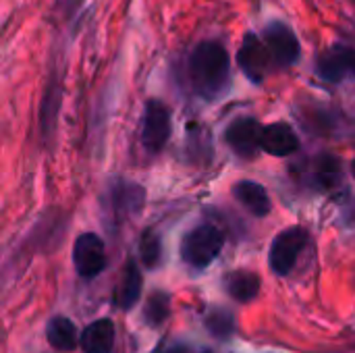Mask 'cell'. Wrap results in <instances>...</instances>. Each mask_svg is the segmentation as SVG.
<instances>
[{"label": "cell", "instance_id": "15", "mask_svg": "<svg viewBox=\"0 0 355 353\" xmlns=\"http://www.w3.org/2000/svg\"><path fill=\"white\" fill-rule=\"evenodd\" d=\"M46 337H48V343L58 352H73L79 343L77 329H75L73 320H69L64 316H54L48 322Z\"/></svg>", "mask_w": 355, "mask_h": 353}, {"label": "cell", "instance_id": "20", "mask_svg": "<svg viewBox=\"0 0 355 353\" xmlns=\"http://www.w3.org/2000/svg\"><path fill=\"white\" fill-rule=\"evenodd\" d=\"M206 329L214 337H229L235 331V318H233L231 312H227L223 308L220 310H214L208 316V320H206Z\"/></svg>", "mask_w": 355, "mask_h": 353}, {"label": "cell", "instance_id": "19", "mask_svg": "<svg viewBox=\"0 0 355 353\" xmlns=\"http://www.w3.org/2000/svg\"><path fill=\"white\" fill-rule=\"evenodd\" d=\"M139 256H141V262L148 266V268H156L160 264V258H162V246H160V237L154 233V231H146L141 235V241H139Z\"/></svg>", "mask_w": 355, "mask_h": 353}, {"label": "cell", "instance_id": "7", "mask_svg": "<svg viewBox=\"0 0 355 353\" xmlns=\"http://www.w3.org/2000/svg\"><path fill=\"white\" fill-rule=\"evenodd\" d=\"M264 40L279 67H291L300 58V42L285 23H270L264 31Z\"/></svg>", "mask_w": 355, "mask_h": 353}, {"label": "cell", "instance_id": "4", "mask_svg": "<svg viewBox=\"0 0 355 353\" xmlns=\"http://www.w3.org/2000/svg\"><path fill=\"white\" fill-rule=\"evenodd\" d=\"M171 137V108L160 100H148L141 125V141L148 152L158 154Z\"/></svg>", "mask_w": 355, "mask_h": 353}, {"label": "cell", "instance_id": "12", "mask_svg": "<svg viewBox=\"0 0 355 353\" xmlns=\"http://www.w3.org/2000/svg\"><path fill=\"white\" fill-rule=\"evenodd\" d=\"M139 295H141V273H139L137 264L133 260H129L123 266L112 302L119 310H131L139 302Z\"/></svg>", "mask_w": 355, "mask_h": 353}, {"label": "cell", "instance_id": "6", "mask_svg": "<svg viewBox=\"0 0 355 353\" xmlns=\"http://www.w3.org/2000/svg\"><path fill=\"white\" fill-rule=\"evenodd\" d=\"M237 62L252 81L260 83L266 77L268 67H270V62H275V58H272L268 46L256 33H245V37L239 46V52H237Z\"/></svg>", "mask_w": 355, "mask_h": 353}, {"label": "cell", "instance_id": "9", "mask_svg": "<svg viewBox=\"0 0 355 353\" xmlns=\"http://www.w3.org/2000/svg\"><path fill=\"white\" fill-rule=\"evenodd\" d=\"M355 67V50L347 46H333L318 56L316 73L327 81H341Z\"/></svg>", "mask_w": 355, "mask_h": 353}, {"label": "cell", "instance_id": "13", "mask_svg": "<svg viewBox=\"0 0 355 353\" xmlns=\"http://www.w3.org/2000/svg\"><path fill=\"white\" fill-rule=\"evenodd\" d=\"M233 198L254 216L262 218L270 212V198L266 189L256 181H239L233 187Z\"/></svg>", "mask_w": 355, "mask_h": 353}, {"label": "cell", "instance_id": "17", "mask_svg": "<svg viewBox=\"0 0 355 353\" xmlns=\"http://www.w3.org/2000/svg\"><path fill=\"white\" fill-rule=\"evenodd\" d=\"M316 179L322 187H335L341 179V162L337 156H320L316 162Z\"/></svg>", "mask_w": 355, "mask_h": 353}, {"label": "cell", "instance_id": "11", "mask_svg": "<svg viewBox=\"0 0 355 353\" xmlns=\"http://www.w3.org/2000/svg\"><path fill=\"white\" fill-rule=\"evenodd\" d=\"M114 325L110 318H100L87 325L79 337V347L83 353H112L114 347Z\"/></svg>", "mask_w": 355, "mask_h": 353}, {"label": "cell", "instance_id": "18", "mask_svg": "<svg viewBox=\"0 0 355 353\" xmlns=\"http://www.w3.org/2000/svg\"><path fill=\"white\" fill-rule=\"evenodd\" d=\"M144 200V191L133 183H125L121 187L114 189V208L116 210H125V212H133L141 206Z\"/></svg>", "mask_w": 355, "mask_h": 353}, {"label": "cell", "instance_id": "2", "mask_svg": "<svg viewBox=\"0 0 355 353\" xmlns=\"http://www.w3.org/2000/svg\"><path fill=\"white\" fill-rule=\"evenodd\" d=\"M225 235L214 225H200L191 229L181 241V258L191 268H206L223 252Z\"/></svg>", "mask_w": 355, "mask_h": 353}, {"label": "cell", "instance_id": "3", "mask_svg": "<svg viewBox=\"0 0 355 353\" xmlns=\"http://www.w3.org/2000/svg\"><path fill=\"white\" fill-rule=\"evenodd\" d=\"M308 239H310L308 231L302 227H289L281 231L270 243V252H268V264L272 273L279 277H287L295 268V262L304 252V248L308 246Z\"/></svg>", "mask_w": 355, "mask_h": 353}, {"label": "cell", "instance_id": "1", "mask_svg": "<svg viewBox=\"0 0 355 353\" xmlns=\"http://www.w3.org/2000/svg\"><path fill=\"white\" fill-rule=\"evenodd\" d=\"M189 77L202 96H220L231 77V58L225 46L218 42H202L189 56Z\"/></svg>", "mask_w": 355, "mask_h": 353}, {"label": "cell", "instance_id": "21", "mask_svg": "<svg viewBox=\"0 0 355 353\" xmlns=\"http://www.w3.org/2000/svg\"><path fill=\"white\" fill-rule=\"evenodd\" d=\"M58 89L56 87H50L48 89V96L42 104V119H40V125H42V131L48 133V127H52L54 123V117H56V108H58Z\"/></svg>", "mask_w": 355, "mask_h": 353}, {"label": "cell", "instance_id": "24", "mask_svg": "<svg viewBox=\"0 0 355 353\" xmlns=\"http://www.w3.org/2000/svg\"><path fill=\"white\" fill-rule=\"evenodd\" d=\"M354 75H355V67H354Z\"/></svg>", "mask_w": 355, "mask_h": 353}, {"label": "cell", "instance_id": "22", "mask_svg": "<svg viewBox=\"0 0 355 353\" xmlns=\"http://www.w3.org/2000/svg\"><path fill=\"white\" fill-rule=\"evenodd\" d=\"M160 353H185V350H181V347H168V350H162Z\"/></svg>", "mask_w": 355, "mask_h": 353}, {"label": "cell", "instance_id": "5", "mask_svg": "<svg viewBox=\"0 0 355 353\" xmlns=\"http://www.w3.org/2000/svg\"><path fill=\"white\" fill-rule=\"evenodd\" d=\"M73 264L79 277L94 279L106 268V250L104 241L96 233H83L75 239L73 246Z\"/></svg>", "mask_w": 355, "mask_h": 353}, {"label": "cell", "instance_id": "16", "mask_svg": "<svg viewBox=\"0 0 355 353\" xmlns=\"http://www.w3.org/2000/svg\"><path fill=\"white\" fill-rule=\"evenodd\" d=\"M171 314V298L168 293L164 291H154L148 302H146V308H144V318L146 322H150L152 327H158L162 325Z\"/></svg>", "mask_w": 355, "mask_h": 353}, {"label": "cell", "instance_id": "14", "mask_svg": "<svg viewBox=\"0 0 355 353\" xmlns=\"http://www.w3.org/2000/svg\"><path fill=\"white\" fill-rule=\"evenodd\" d=\"M260 277L250 270H235L225 277L227 293L239 304H250L252 300H256L260 293Z\"/></svg>", "mask_w": 355, "mask_h": 353}, {"label": "cell", "instance_id": "23", "mask_svg": "<svg viewBox=\"0 0 355 353\" xmlns=\"http://www.w3.org/2000/svg\"><path fill=\"white\" fill-rule=\"evenodd\" d=\"M352 173H354V177H355V160L352 162Z\"/></svg>", "mask_w": 355, "mask_h": 353}, {"label": "cell", "instance_id": "8", "mask_svg": "<svg viewBox=\"0 0 355 353\" xmlns=\"http://www.w3.org/2000/svg\"><path fill=\"white\" fill-rule=\"evenodd\" d=\"M262 131L264 127L254 119H237L227 129V144L241 158L256 156V150L262 148Z\"/></svg>", "mask_w": 355, "mask_h": 353}, {"label": "cell", "instance_id": "25", "mask_svg": "<svg viewBox=\"0 0 355 353\" xmlns=\"http://www.w3.org/2000/svg\"><path fill=\"white\" fill-rule=\"evenodd\" d=\"M206 353H210V352H206Z\"/></svg>", "mask_w": 355, "mask_h": 353}, {"label": "cell", "instance_id": "10", "mask_svg": "<svg viewBox=\"0 0 355 353\" xmlns=\"http://www.w3.org/2000/svg\"><path fill=\"white\" fill-rule=\"evenodd\" d=\"M262 150L272 156H291L300 150V137L287 123H272L262 131Z\"/></svg>", "mask_w": 355, "mask_h": 353}]
</instances>
